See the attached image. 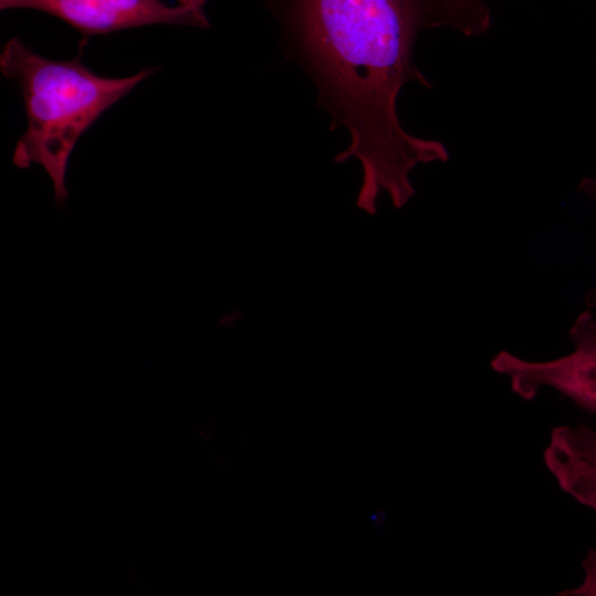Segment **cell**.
<instances>
[{"label": "cell", "instance_id": "5", "mask_svg": "<svg viewBox=\"0 0 596 596\" xmlns=\"http://www.w3.org/2000/svg\"><path fill=\"white\" fill-rule=\"evenodd\" d=\"M543 461L564 492L596 510V430L585 425L554 427Z\"/></svg>", "mask_w": 596, "mask_h": 596}, {"label": "cell", "instance_id": "6", "mask_svg": "<svg viewBox=\"0 0 596 596\" xmlns=\"http://www.w3.org/2000/svg\"><path fill=\"white\" fill-rule=\"evenodd\" d=\"M424 28L449 26L465 35L486 32L491 22L486 0H423Z\"/></svg>", "mask_w": 596, "mask_h": 596}, {"label": "cell", "instance_id": "4", "mask_svg": "<svg viewBox=\"0 0 596 596\" xmlns=\"http://www.w3.org/2000/svg\"><path fill=\"white\" fill-rule=\"evenodd\" d=\"M206 0H0V9H31L49 13L83 35L98 34L150 24H180L209 28Z\"/></svg>", "mask_w": 596, "mask_h": 596}, {"label": "cell", "instance_id": "7", "mask_svg": "<svg viewBox=\"0 0 596 596\" xmlns=\"http://www.w3.org/2000/svg\"><path fill=\"white\" fill-rule=\"evenodd\" d=\"M584 579L575 588L562 590L558 596H596V550H589L582 562Z\"/></svg>", "mask_w": 596, "mask_h": 596}, {"label": "cell", "instance_id": "1", "mask_svg": "<svg viewBox=\"0 0 596 596\" xmlns=\"http://www.w3.org/2000/svg\"><path fill=\"white\" fill-rule=\"evenodd\" d=\"M274 6L313 77L331 129L341 125L350 134L334 162L359 161L356 206L374 215L386 195L402 209L415 193L413 170L449 159L441 142L408 134L397 116L405 84L430 86L413 61L424 28L423 0H276Z\"/></svg>", "mask_w": 596, "mask_h": 596}, {"label": "cell", "instance_id": "2", "mask_svg": "<svg viewBox=\"0 0 596 596\" xmlns=\"http://www.w3.org/2000/svg\"><path fill=\"white\" fill-rule=\"evenodd\" d=\"M82 51L83 47L72 60L56 61L36 54L22 40L12 38L0 53L1 73L18 83L28 118V128L17 142L12 161L20 169L41 166L52 180L58 205L68 196L67 167L79 137L158 70L148 67L128 77H104L83 64Z\"/></svg>", "mask_w": 596, "mask_h": 596}, {"label": "cell", "instance_id": "8", "mask_svg": "<svg viewBox=\"0 0 596 596\" xmlns=\"http://www.w3.org/2000/svg\"><path fill=\"white\" fill-rule=\"evenodd\" d=\"M579 191L592 199L596 203V178H585L578 185ZM586 308H594L596 306V289L589 291L585 299Z\"/></svg>", "mask_w": 596, "mask_h": 596}, {"label": "cell", "instance_id": "3", "mask_svg": "<svg viewBox=\"0 0 596 596\" xmlns=\"http://www.w3.org/2000/svg\"><path fill=\"white\" fill-rule=\"evenodd\" d=\"M573 350L547 361H528L500 351L490 362L492 370L508 377L512 392L524 401L542 389H551L576 406L596 414V318L583 310L568 330Z\"/></svg>", "mask_w": 596, "mask_h": 596}]
</instances>
